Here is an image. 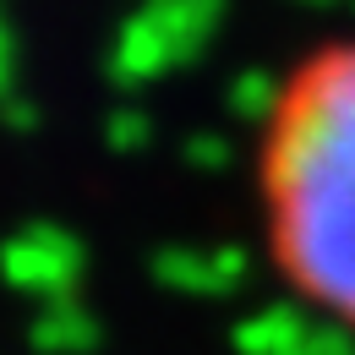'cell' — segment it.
I'll use <instances>...</instances> for the list:
<instances>
[{
    "label": "cell",
    "instance_id": "6da1fadb",
    "mask_svg": "<svg viewBox=\"0 0 355 355\" xmlns=\"http://www.w3.org/2000/svg\"><path fill=\"white\" fill-rule=\"evenodd\" d=\"M252 214L290 301L355 334V33L306 44L252 132Z\"/></svg>",
    "mask_w": 355,
    "mask_h": 355
}]
</instances>
